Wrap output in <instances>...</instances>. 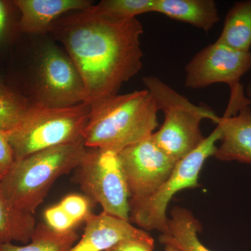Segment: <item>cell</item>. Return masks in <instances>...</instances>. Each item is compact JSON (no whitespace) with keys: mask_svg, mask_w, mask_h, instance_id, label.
Instances as JSON below:
<instances>
[{"mask_svg":"<svg viewBox=\"0 0 251 251\" xmlns=\"http://www.w3.org/2000/svg\"><path fill=\"white\" fill-rule=\"evenodd\" d=\"M44 219L46 224L56 232H67L76 226L59 204L48 208L44 212Z\"/></svg>","mask_w":251,"mask_h":251,"instance_id":"603a6c76","label":"cell"},{"mask_svg":"<svg viewBox=\"0 0 251 251\" xmlns=\"http://www.w3.org/2000/svg\"><path fill=\"white\" fill-rule=\"evenodd\" d=\"M15 162L8 132L0 130V181L7 174Z\"/></svg>","mask_w":251,"mask_h":251,"instance_id":"cb8c5ba5","label":"cell"},{"mask_svg":"<svg viewBox=\"0 0 251 251\" xmlns=\"http://www.w3.org/2000/svg\"><path fill=\"white\" fill-rule=\"evenodd\" d=\"M90 8L63 16L49 34L64 46L80 74L89 105L117 95L139 73L144 29L137 18L116 21Z\"/></svg>","mask_w":251,"mask_h":251,"instance_id":"6da1fadb","label":"cell"},{"mask_svg":"<svg viewBox=\"0 0 251 251\" xmlns=\"http://www.w3.org/2000/svg\"><path fill=\"white\" fill-rule=\"evenodd\" d=\"M246 103L238 110L229 100L219 122L222 130L221 144L214 156L223 161H238L251 164V109Z\"/></svg>","mask_w":251,"mask_h":251,"instance_id":"8fae6325","label":"cell"},{"mask_svg":"<svg viewBox=\"0 0 251 251\" xmlns=\"http://www.w3.org/2000/svg\"><path fill=\"white\" fill-rule=\"evenodd\" d=\"M154 13L209 31L219 22L214 0H156Z\"/></svg>","mask_w":251,"mask_h":251,"instance_id":"5bb4252c","label":"cell"},{"mask_svg":"<svg viewBox=\"0 0 251 251\" xmlns=\"http://www.w3.org/2000/svg\"><path fill=\"white\" fill-rule=\"evenodd\" d=\"M221 125L217 124L196 150L177 162L169 177L156 192L142 199L130 200V221L143 230L156 229L163 234L169 233L168 204L176 193L200 186V173L206 159L215 153L216 143L221 140Z\"/></svg>","mask_w":251,"mask_h":251,"instance_id":"52a82bcc","label":"cell"},{"mask_svg":"<svg viewBox=\"0 0 251 251\" xmlns=\"http://www.w3.org/2000/svg\"><path fill=\"white\" fill-rule=\"evenodd\" d=\"M90 105L41 106L33 104L17 128L8 132L15 161L31 153L82 139L88 122Z\"/></svg>","mask_w":251,"mask_h":251,"instance_id":"8992f818","label":"cell"},{"mask_svg":"<svg viewBox=\"0 0 251 251\" xmlns=\"http://www.w3.org/2000/svg\"><path fill=\"white\" fill-rule=\"evenodd\" d=\"M168 226L169 233L159 237V242L163 245L170 244L181 251H212L200 241L198 234L201 232L202 225L186 208L176 206L172 209Z\"/></svg>","mask_w":251,"mask_h":251,"instance_id":"9a60e30c","label":"cell"},{"mask_svg":"<svg viewBox=\"0 0 251 251\" xmlns=\"http://www.w3.org/2000/svg\"><path fill=\"white\" fill-rule=\"evenodd\" d=\"M143 82L154 99L158 110L165 115L161 128L151 136L168 156L179 161L196 150L205 138L201 131L202 120L206 119L217 125L221 117L210 108L191 103L158 77L149 75L143 77Z\"/></svg>","mask_w":251,"mask_h":251,"instance_id":"5b68a950","label":"cell"},{"mask_svg":"<svg viewBox=\"0 0 251 251\" xmlns=\"http://www.w3.org/2000/svg\"><path fill=\"white\" fill-rule=\"evenodd\" d=\"M82 237L69 251H108L117 243L130 238L151 237L145 230L125 221L102 211L91 214L85 221Z\"/></svg>","mask_w":251,"mask_h":251,"instance_id":"7c38bea8","label":"cell"},{"mask_svg":"<svg viewBox=\"0 0 251 251\" xmlns=\"http://www.w3.org/2000/svg\"><path fill=\"white\" fill-rule=\"evenodd\" d=\"M90 105L88 122L82 133L87 148L119 153L151 136L158 126L159 110L146 89L117 94Z\"/></svg>","mask_w":251,"mask_h":251,"instance_id":"3957f363","label":"cell"},{"mask_svg":"<svg viewBox=\"0 0 251 251\" xmlns=\"http://www.w3.org/2000/svg\"><path fill=\"white\" fill-rule=\"evenodd\" d=\"M185 70L187 88L226 83L232 89L240 85L241 78L251 71V52L237 50L216 41L195 54Z\"/></svg>","mask_w":251,"mask_h":251,"instance_id":"30bf717a","label":"cell"},{"mask_svg":"<svg viewBox=\"0 0 251 251\" xmlns=\"http://www.w3.org/2000/svg\"><path fill=\"white\" fill-rule=\"evenodd\" d=\"M154 240L152 237L148 239L130 238L117 243L108 251H153Z\"/></svg>","mask_w":251,"mask_h":251,"instance_id":"d4e9b609","label":"cell"},{"mask_svg":"<svg viewBox=\"0 0 251 251\" xmlns=\"http://www.w3.org/2000/svg\"><path fill=\"white\" fill-rule=\"evenodd\" d=\"M5 72L8 85L41 106L69 107L87 101L80 74L67 52L45 41L27 58L14 47Z\"/></svg>","mask_w":251,"mask_h":251,"instance_id":"7a4b0ae2","label":"cell"},{"mask_svg":"<svg viewBox=\"0 0 251 251\" xmlns=\"http://www.w3.org/2000/svg\"><path fill=\"white\" fill-rule=\"evenodd\" d=\"M119 158L130 200L142 199L156 192L177 163L159 148L151 135L124 149Z\"/></svg>","mask_w":251,"mask_h":251,"instance_id":"9c48e42d","label":"cell"},{"mask_svg":"<svg viewBox=\"0 0 251 251\" xmlns=\"http://www.w3.org/2000/svg\"><path fill=\"white\" fill-rule=\"evenodd\" d=\"M92 202L85 196L72 194L63 198L59 205L75 224L85 221L92 214Z\"/></svg>","mask_w":251,"mask_h":251,"instance_id":"7402d4cb","label":"cell"},{"mask_svg":"<svg viewBox=\"0 0 251 251\" xmlns=\"http://www.w3.org/2000/svg\"><path fill=\"white\" fill-rule=\"evenodd\" d=\"M87 150L82 139L28 155L15 161L0 187L16 207L34 214L56 180L76 169Z\"/></svg>","mask_w":251,"mask_h":251,"instance_id":"277c9868","label":"cell"},{"mask_svg":"<svg viewBox=\"0 0 251 251\" xmlns=\"http://www.w3.org/2000/svg\"><path fill=\"white\" fill-rule=\"evenodd\" d=\"M9 87L6 80V74L0 69V91L4 90Z\"/></svg>","mask_w":251,"mask_h":251,"instance_id":"484cf974","label":"cell"},{"mask_svg":"<svg viewBox=\"0 0 251 251\" xmlns=\"http://www.w3.org/2000/svg\"><path fill=\"white\" fill-rule=\"evenodd\" d=\"M79 239L74 229L58 232L46 224H40L36 226L28 244L23 246L13 243L0 244V251H69Z\"/></svg>","mask_w":251,"mask_h":251,"instance_id":"ac0fdd59","label":"cell"},{"mask_svg":"<svg viewBox=\"0 0 251 251\" xmlns=\"http://www.w3.org/2000/svg\"><path fill=\"white\" fill-rule=\"evenodd\" d=\"M245 94L248 100H249V103H250V105H251V82L248 84Z\"/></svg>","mask_w":251,"mask_h":251,"instance_id":"4316f807","label":"cell"},{"mask_svg":"<svg viewBox=\"0 0 251 251\" xmlns=\"http://www.w3.org/2000/svg\"><path fill=\"white\" fill-rule=\"evenodd\" d=\"M20 13L14 0H0V62L7 61L21 34Z\"/></svg>","mask_w":251,"mask_h":251,"instance_id":"44dd1931","label":"cell"},{"mask_svg":"<svg viewBox=\"0 0 251 251\" xmlns=\"http://www.w3.org/2000/svg\"><path fill=\"white\" fill-rule=\"evenodd\" d=\"M75 171V181L92 204H100L107 214L130 221L129 191L118 152L87 148Z\"/></svg>","mask_w":251,"mask_h":251,"instance_id":"ba28073f","label":"cell"},{"mask_svg":"<svg viewBox=\"0 0 251 251\" xmlns=\"http://www.w3.org/2000/svg\"><path fill=\"white\" fill-rule=\"evenodd\" d=\"M33 104L26 96L11 87L0 91V130L10 132L17 128Z\"/></svg>","mask_w":251,"mask_h":251,"instance_id":"d6986e66","label":"cell"},{"mask_svg":"<svg viewBox=\"0 0 251 251\" xmlns=\"http://www.w3.org/2000/svg\"><path fill=\"white\" fill-rule=\"evenodd\" d=\"M216 41L237 50L251 51V0L237 1L229 9Z\"/></svg>","mask_w":251,"mask_h":251,"instance_id":"e0dca14e","label":"cell"},{"mask_svg":"<svg viewBox=\"0 0 251 251\" xmlns=\"http://www.w3.org/2000/svg\"><path fill=\"white\" fill-rule=\"evenodd\" d=\"M36 227L34 214L18 209L0 187V244H27Z\"/></svg>","mask_w":251,"mask_h":251,"instance_id":"2e32d148","label":"cell"},{"mask_svg":"<svg viewBox=\"0 0 251 251\" xmlns=\"http://www.w3.org/2000/svg\"><path fill=\"white\" fill-rule=\"evenodd\" d=\"M156 0H102L90 8L92 12L116 20L137 18L140 15L154 12Z\"/></svg>","mask_w":251,"mask_h":251,"instance_id":"ffe728a7","label":"cell"},{"mask_svg":"<svg viewBox=\"0 0 251 251\" xmlns=\"http://www.w3.org/2000/svg\"><path fill=\"white\" fill-rule=\"evenodd\" d=\"M20 13L21 35L49 34L52 25L64 15L82 11L94 4L91 0H14Z\"/></svg>","mask_w":251,"mask_h":251,"instance_id":"4fadbf2b","label":"cell"},{"mask_svg":"<svg viewBox=\"0 0 251 251\" xmlns=\"http://www.w3.org/2000/svg\"><path fill=\"white\" fill-rule=\"evenodd\" d=\"M165 251H181L177 248L174 247L173 245H170V244H167L165 245Z\"/></svg>","mask_w":251,"mask_h":251,"instance_id":"83f0119b","label":"cell"}]
</instances>
